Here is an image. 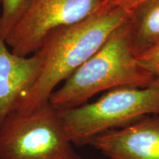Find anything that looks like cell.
I'll return each instance as SVG.
<instances>
[{
	"mask_svg": "<svg viewBox=\"0 0 159 159\" xmlns=\"http://www.w3.org/2000/svg\"><path fill=\"white\" fill-rule=\"evenodd\" d=\"M147 0H108L103 5L108 7H118L130 11L135 7Z\"/></svg>",
	"mask_w": 159,
	"mask_h": 159,
	"instance_id": "11",
	"label": "cell"
},
{
	"mask_svg": "<svg viewBox=\"0 0 159 159\" xmlns=\"http://www.w3.org/2000/svg\"><path fill=\"white\" fill-rule=\"evenodd\" d=\"M39 66L36 54H14L0 35V128L15 112L31 84Z\"/></svg>",
	"mask_w": 159,
	"mask_h": 159,
	"instance_id": "7",
	"label": "cell"
},
{
	"mask_svg": "<svg viewBox=\"0 0 159 159\" xmlns=\"http://www.w3.org/2000/svg\"><path fill=\"white\" fill-rule=\"evenodd\" d=\"M2 18V0H0V22H1Z\"/></svg>",
	"mask_w": 159,
	"mask_h": 159,
	"instance_id": "12",
	"label": "cell"
},
{
	"mask_svg": "<svg viewBox=\"0 0 159 159\" xmlns=\"http://www.w3.org/2000/svg\"><path fill=\"white\" fill-rule=\"evenodd\" d=\"M157 79L133 52L127 20L62 86L55 89L49 102L57 111L76 108L102 91L120 87L143 88Z\"/></svg>",
	"mask_w": 159,
	"mask_h": 159,
	"instance_id": "2",
	"label": "cell"
},
{
	"mask_svg": "<svg viewBox=\"0 0 159 159\" xmlns=\"http://www.w3.org/2000/svg\"><path fill=\"white\" fill-rule=\"evenodd\" d=\"M104 3L105 0H32L25 15L6 38V43L14 54L30 56L52 32L86 19Z\"/></svg>",
	"mask_w": 159,
	"mask_h": 159,
	"instance_id": "5",
	"label": "cell"
},
{
	"mask_svg": "<svg viewBox=\"0 0 159 159\" xmlns=\"http://www.w3.org/2000/svg\"><path fill=\"white\" fill-rule=\"evenodd\" d=\"M129 16L121 7L102 5L86 19L52 32L35 52L39 66L15 112L29 114L49 103L57 85L94 55Z\"/></svg>",
	"mask_w": 159,
	"mask_h": 159,
	"instance_id": "1",
	"label": "cell"
},
{
	"mask_svg": "<svg viewBox=\"0 0 159 159\" xmlns=\"http://www.w3.org/2000/svg\"><path fill=\"white\" fill-rule=\"evenodd\" d=\"M141 63L159 79V43L138 57Z\"/></svg>",
	"mask_w": 159,
	"mask_h": 159,
	"instance_id": "10",
	"label": "cell"
},
{
	"mask_svg": "<svg viewBox=\"0 0 159 159\" xmlns=\"http://www.w3.org/2000/svg\"><path fill=\"white\" fill-rule=\"evenodd\" d=\"M32 0H2L0 35L6 39L28 9Z\"/></svg>",
	"mask_w": 159,
	"mask_h": 159,
	"instance_id": "9",
	"label": "cell"
},
{
	"mask_svg": "<svg viewBox=\"0 0 159 159\" xmlns=\"http://www.w3.org/2000/svg\"><path fill=\"white\" fill-rule=\"evenodd\" d=\"M57 113L73 145L90 144L107 131L123 128L144 116L159 115V79L143 88L111 89L94 102Z\"/></svg>",
	"mask_w": 159,
	"mask_h": 159,
	"instance_id": "3",
	"label": "cell"
},
{
	"mask_svg": "<svg viewBox=\"0 0 159 159\" xmlns=\"http://www.w3.org/2000/svg\"><path fill=\"white\" fill-rule=\"evenodd\" d=\"M131 48L139 57L159 43V0H147L130 11Z\"/></svg>",
	"mask_w": 159,
	"mask_h": 159,
	"instance_id": "8",
	"label": "cell"
},
{
	"mask_svg": "<svg viewBox=\"0 0 159 159\" xmlns=\"http://www.w3.org/2000/svg\"><path fill=\"white\" fill-rule=\"evenodd\" d=\"M49 103L29 114L13 112L0 128V159H81Z\"/></svg>",
	"mask_w": 159,
	"mask_h": 159,
	"instance_id": "4",
	"label": "cell"
},
{
	"mask_svg": "<svg viewBox=\"0 0 159 159\" xmlns=\"http://www.w3.org/2000/svg\"><path fill=\"white\" fill-rule=\"evenodd\" d=\"M89 145L108 159H159V115L107 131Z\"/></svg>",
	"mask_w": 159,
	"mask_h": 159,
	"instance_id": "6",
	"label": "cell"
},
{
	"mask_svg": "<svg viewBox=\"0 0 159 159\" xmlns=\"http://www.w3.org/2000/svg\"><path fill=\"white\" fill-rule=\"evenodd\" d=\"M108 1V0H105V3H106ZM105 3H104V4H105Z\"/></svg>",
	"mask_w": 159,
	"mask_h": 159,
	"instance_id": "13",
	"label": "cell"
}]
</instances>
